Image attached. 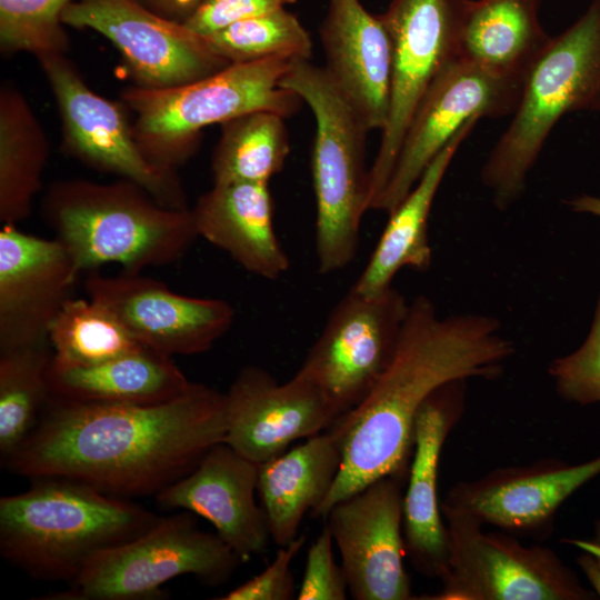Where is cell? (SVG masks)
Returning a JSON list of instances; mask_svg holds the SVG:
<instances>
[{
  "label": "cell",
  "mask_w": 600,
  "mask_h": 600,
  "mask_svg": "<svg viewBox=\"0 0 600 600\" xmlns=\"http://www.w3.org/2000/svg\"><path fill=\"white\" fill-rule=\"evenodd\" d=\"M402 479L380 478L336 503L326 516L356 600L413 599L403 561Z\"/></svg>",
  "instance_id": "cell-15"
},
{
  "label": "cell",
  "mask_w": 600,
  "mask_h": 600,
  "mask_svg": "<svg viewBox=\"0 0 600 600\" xmlns=\"http://www.w3.org/2000/svg\"><path fill=\"white\" fill-rule=\"evenodd\" d=\"M191 382L172 357L142 347L88 367L52 357L48 371L51 398L107 404H157L186 393Z\"/></svg>",
  "instance_id": "cell-25"
},
{
  "label": "cell",
  "mask_w": 600,
  "mask_h": 600,
  "mask_svg": "<svg viewBox=\"0 0 600 600\" xmlns=\"http://www.w3.org/2000/svg\"><path fill=\"white\" fill-rule=\"evenodd\" d=\"M226 399L202 383L157 404L49 398L34 429L6 460L13 473L63 477L117 497L157 494L224 442Z\"/></svg>",
  "instance_id": "cell-1"
},
{
  "label": "cell",
  "mask_w": 600,
  "mask_h": 600,
  "mask_svg": "<svg viewBox=\"0 0 600 600\" xmlns=\"http://www.w3.org/2000/svg\"><path fill=\"white\" fill-rule=\"evenodd\" d=\"M297 0H207L183 24L191 31L208 36L238 21L286 8Z\"/></svg>",
  "instance_id": "cell-37"
},
{
  "label": "cell",
  "mask_w": 600,
  "mask_h": 600,
  "mask_svg": "<svg viewBox=\"0 0 600 600\" xmlns=\"http://www.w3.org/2000/svg\"><path fill=\"white\" fill-rule=\"evenodd\" d=\"M448 563L430 600H590L576 574L549 548L523 546L508 534L484 532L472 516L441 506Z\"/></svg>",
  "instance_id": "cell-9"
},
{
  "label": "cell",
  "mask_w": 600,
  "mask_h": 600,
  "mask_svg": "<svg viewBox=\"0 0 600 600\" xmlns=\"http://www.w3.org/2000/svg\"><path fill=\"white\" fill-rule=\"evenodd\" d=\"M43 212L79 273L108 263L129 273L167 266L199 238L190 208L166 207L124 179L58 182L44 198Z\"/></svg>",
  "instance_id": "cell-4"
},
{
  "label": "cell",
  "mask_w": 600,
  "mask_h": 600,
  "mask_svg": "<svg viewBox=\"0 0 600 600\" xmlns=\"http://www.w3.org/2000/svg\"><path fill=\"white\" fill-rule=\"evenodd\" d=\"M466 0H392L381 18L392 43L390 109L370 167L369 210L392 172L403 136L427 90L457 58Z\"/></svg>",
  "instance_id": "cell-11"
},
{
  "label": "cell",
  "mask_w": 600,
  "mask_h": 600,
  "mask_svg": "<svg viewBox=\"0 0 600 600\" xmlns=\"http://www.w3.org/2000/svg\"><path fill=\"white\" fill-rule=\"evenodd\" d=\"M567 204L572 211L590 213L600 217V198L589 194H582L571 198Z\"/></svg>",
  "instance_id": "cell-40"
},
{
  "label": "cell",
  "mask_w": 600,
  "mask_h": 600,
  "mask_svg": "<svg viewBox=\"0 0 600 600\" xmlns=\"http://www.w3.org/2000/svg\"><path fill=\"white\" fill-rule=\"evenodd\" d=\"M294 61L232 63L199 80L169 88L132 87L122 93L136 113V139L154 163L174 170L197 146L202 129L239 116L271 110L289 117L302 100L282 86Z\"/></svg>",
  "instance_id": "cell-7"
},
{
  "label": "cell",
  "mask_w": 600,
  "mask_h": 600,
  "mask_svg": "<svg viewBox=\"0 0 600 600\" xmlns=\"http://www.w3.org/2000/svg\"><path fill=\"white\" fill-rule=\"evenodd\" d=\"M51 349L44 343L0 351L1 461L28 438L50 398Z\"/></svg>",
  "instance_id": "cell-30"
},
{
  "label": "cell",
  "mask_w": 600,
  "mask_h": 600,
  "mask_svg": "<svg viewBox=\"0 0 600 600\" xmlns=\"http://www.w3.org/2000/svg\"><path fill=\"white\" fill-rule=\"evenodd\" d=\"M571 112L600 113V0L551 37L526 76L511 121L480 172L498 209L522 196L549 134Z\"/></svg>",
  "instance_id": "cell-5"
},
{
  "label": "cell",
  "mask_w": 600,
  "mask_h": 600,
  "mask_svg": "<svg viewBox=\"0 0 600 600\" xmlns=\"http://www.w3.org/2000/svg\"><path fill=\"white\" fill-rule=\"evenodd\" d=\"M49 141L23 94L12 84L0 91V221L26 220L41 189Z\"/></svg>",
  "instance_id": "cell-28"
},
{
  "label": "cell",
  "mask_w": 600,
  "mask_h": 600,
  "mask_svg": "<svg viewBox=\"0 0 600 600\" xmlns=\"http://www.w3.org/2000/svg\"><path fill=\"white\" fill-rule=\"evenodd\" d=\"M203 37L230 64L268 59L303 61L312 54L310 33L286 8L238 21Z\"/></svg>",
  "instance_id": "cell-32"
},
{
  "label": "cell",
  "mask_w": 600,
  "mask_h": 600,
  "mask_svg": "<svg viewBox=\"0 0 600 600\" xmlns=\"http://www.w3.org/2000/svg\"><path fill=\"white\" fill-rule=\"evenodd\" d=\"M466 381L437 389L421 406L414 422L412 461L403 496L406 557L417 571L441 579L447 570L448 540L438 501V467L443 443L463 407Z\"/></svg>",
  "instance_id": "cell-21"
},
{
  "label": "cell",
  "mask_w": 600,
  "mask_h": 600,
  "mask_svg": "<svg viewBox=\"0 0 600 600\" xmlns=\"http://www.w3.org/2000/svg\"><path fill=\"white\" fill-rule=\"evenodd\" d=\"M84 291L139 343L170 357L210 350L234 321L228 301L179 294L141 273L123 271L107 277L92 270L84 280Z\"/></svg>",
  "instance_id": "cell-16"
},
{
  "label": "cell",
  "mask_w": 600,
  "mask_h": 600,
  "mask_svg": "<svg viewBox=\"0 0 600 600\" xmlns=\"http://www.w3.org/2000/svg\"><path fill=\"white\" fill-rule=\"evenodd\" d=\"M53 358L71 366H94L144 346L103 306L88 298H69L49 329Z\"/></svg>",
  "instance_id": "cell-31"
},
{
  "label": "cell",
  "mask_w": 600,
  "mask_h": 600,
  "mask_svg": "<svg viewBox=\"0 0 600 600\" xmlns=\"http://www.w3.org/2000/svg\"><path fill=\"white\" fill-rule=\"evenodd\" d=\"M548 372L564 400L583 406L600 401V296L583 344L552 361Z\"/></svg>",
  "instance_id": "cell-34"
},
{
  "label": "cell",
  "mask_w": 600,
  "mask_h": 600,
  "mask_svg": "<svg viewBox=\"0 0 600 600\" xmlns=\"http://www.w3.org/2000/svg\"><path fill=\"white\" fill-rule=\"evenodd\" d=\"M168 19L184 22L207 0H139Z\"/></svg>",
  "instance_id": "cell-39"
},
{
  "label": "cell",
  "mask_w": 600,
  "mask_h": 600,
  "mask_svg": "<svg viewBox=\"0 0 600 600\" xmlns=\"http://www.w3.org/2000/svg\"><path fill=\"white\" fill-rule=\"evenodd\" d=\"M341 460L340 442L327 429L259 464L258 493L277 546L299 536L306 514L317 510L328 496Z\"/></svg>",
  "instance_id": "cell-24"
},
{
  "label": "cell",
  "mask_w": 600,
  "mask_h": 600,
  "mask_svg": "<svg viewBox=\"0 0 600 600\" xmlns=\"http://www.w3.org/2000/svg\"><path fill=\"white\" fill-rule=\"evenodd\" d=\"M284 118L271 110H256L222 123L211 160L213 183L269 184L290 152Z\"/></svg>",
  "instance_id": "cell-29"
},
{
  "label": "cell",
  "mask_w": 600,
  "mask_h": 600,
  "mask_svg": "<svg viewBox=\"0 0 600 600\" xmlns=\"http://www.w3.org/2000/svg\"><path fill=\"white\" fill-rule=\"evenodd\" d=\"M566 541L582 551L577 558V562L593 588L596 596L600 598V520L596 523L592 538L587 540L567 539Z\"/></svg>",
  "instance_id": "cell-38"
},
{
  "label": "cell",
  "mask_w": 600,
  "mask_h": 600,
  "mask_svg": "<svg viewBox=\"0 0 600 600\" xmlns=\"http://www.w3.org/2000/svg\"><path fill=\"white\" fill-rule=\"evenodd\" d=\"M514 354L500 322L483 314L441 318L428 297L409 302L394 354L366 398L328 429L339 440L341 467L313 518L371 482L404 477L423 402L440 387L494 379Z\"/></svg>",
  "instance_id": "cell-2"
},
{
  "label": "cell",
  "mask_w": 600,
  "mask_h": 600,
  "mask_svg": "<svg viewBox=\"0 0 600 600\" xmlns=\"http://www.w3.org/2000/svg\"><path fill=\"white\" fill-rule=\"evenodd\" d=\"M333 538L326 524L310 544L298 593L299 600H344L348 582L333 557Z\"/></svg>",
  "instance_id": "cell-35"
},
{
  "label": "cell",
  "mask_w": 600,
  "mask_h": 600,
  "mask_svg": "<svg viewBox=\"0 0 600 600\" xmlns=\"http://www.w3.org/2000/svg\"><path fill=\"white\" fill-rule=\"evenodd\" d=\"M62 20L66 26L104 36L120 52L138 87H176L230 64L203 36L139 0H72Z\"/></svg>",
  "instance_id": "cell-14"
},
{
  "label": "cell",
  "mask_w": 600,
  "mask_h": 600,
  "mask_svg": "<svg viewBox=\"0 0 600 600\" xmlns=\"http://www.w3.org/2000/svg\"><path fill=\"white\" fill-rule=\"evenodd\" d=\"M598 474L600 456L579 464L542 460L508 467L456 484L443 504L511 533L542 534L560 506Z\"/></svg>",
  "instance_id": "cell-19"
},
{
  "label": "cell",
  "mask_w": 600,
  "mask_h": 600,
  "mask_svg": "<svg viewBox=\"0 0 600 600\" xmlns=\"http://www.w3.org/2000/svg\"><path fill=\"white\" fill-rule=\"evenodd\" d=\"M38 60L59 107L69 152L97 170L138 184L166 207L189 208L176 171L146 156L118 103L92 91L64 54Z\"/></svg>",
  "instance_id": "cell-12"
},
{
  "label": "cell",
  "mask_w": 600,
  "mask_h": 600,
  "mask_svg": "<svg viewBox=\"0 0 600 600\" xmlns=\"http://www.w3.org/2000/svg\"><path fill=\"white\" fill-rule=\"evenodd\" d=\"M540 7L541 0H466L456 59L524 81L551 39Z\"/></svg>",
  "instance_id": "cell-26"
},
{
  "label": "cell",
  "mask_w": 600,
  "mask_h": 600,
  "mask_svg": "<svg viewBox=\"0 0 600 600\" xmlns=\"http://www.w3.org/2000/svg\"><path fill=\"white\" fill-rule=\"evenodd\" d=\"M217 534L202 531L191 512L161 517L142 534L100 552L50 600H149L161 587L191 574L208 586L224 583L241 563Z\"/></svg>",
  "instance_id": "cell-8"
},
{
  "label": "cell",
  "mask_w": 600,
  "mask_h": 600,
  "mask_svg": "<svg viewBox=\"0 0 600 600\" xmlns=\"http://www.w3.org/2000/svg\"><path fill=\"white\" fill-rule=\"evenodd\" d=\"M282 86L298 94L314 117V249L318 271L330 274L348 267L358 251L361 220L369 210L370 130L323 67L294 61Z\"/></svg>",
  "instance_id": "cell-6"
},
{
  "label": "cell",
  "mask_w": 600,
  "mask_h": 600,
  "mask_svg": "<svg viewBox=\"0 0 600 600\" xmlns=\"http://www.w3.org/2000/svg\"><path fill=\"white\" fill-rule=\"evenodd\" d=\"M320 40L329 77L367 128L382 131L390 109L392 43L381 14L360 0H329Z\"/></svg>",
  "instance_id": "cell-22"
},
{
  "label": "cell",
  "mask_w": 600,
  "mask_h": 600,
  "mask_svg": "<svg viewBox=\"0 0 600 600\" xmlns=\"http://www.w3.org/2000/svg\"><path fill=\"white\" fill-rule=\"evenodd\" d=\"M258 474V463L220 442L156 499L162 509H183L209 521L244 562L264 552L270 538L266 513L254 498Z\"/></svg>",
  "instance_id": "cell-20"
},
{
  "label": "cell",
  "mask_w": 600,
  "mask_h": 600,
  "mask_svg": "<svg viewBox=\"0 0 600 600\" xmlns=\"http://www.w3.org/2000/svg\"><path fill=\"white\" fill-rule=\"evenodd\" d=\"M409 302L393 287L376 296L351 288L330 312L296 373L322 391L338 418L358 406L387 369Z\"/></svg>",
  "instance_id": "cell-10"
},
{
  "label": "cell",
  "mask_w": 600,
  "mask_h": 600,
  "mask_svg": "<svg viewBox=\"0 0 600 600\" xmlns=\"http://www.w3.org/2000/svg\"><path fill=\"white\" fill-rule=\"evenodd\" d=\"M80 273L57 239L0 230V351L49 342V329Z\"/></svg>",
  "instance_id": "cell-18"
},
{
  "label": "cell",
  "mask_w": 600,
  "mask_h": 600,
  "mask_svg": "<svg viewBox=\"0 0 600 600\" xmlns=\"http://www.w3.org/2000/svg\"><path fill=\"white\" fill-rule=\"evenodd\" d=\"M72 0H0V48L37 58L64 54L69 40L62 16Z\"/></svg>",
  "instance_id": "cell-33"
},
{
  "label": "cell",
  "mask_w": 600,
  "mask_h": 600,
  "mask_svg": "<svg viewBox=\"0 0 600 600\" xmlns=\"http://www.w3.org/2000/svg\"><path fill=\"white\" fill-rule=\"evenodd\" d=\"M31 480L26 491L0 499V553L34 579L70 582L100 552L161 518L81 481Z\"/></svg>",
  "instance_id": "cell-3"
},
{
  "label": "cell",
  "mask_w": 600,
  "mask_h": 600,
  "mask_svg": "<svg viewBox=\"0 0 600 600\" xmlns=\"http://www.w3.org/2000/svg\"><path fill=\"white\" fill-rule=\"evenodd\" d=\"M191 212L198 236L251 274L277 280L289 270L288 253L274 228L268 183H213Z\"/></svg>",
  "instance_id": "cell-23"
},
{
  "label": "cell",
  "mask_w": 600,
  "mask_h": 600,
  "mask_svg": "<svg viewBox=\"0 0 600 600\" xmlns=\"http://www.w3.org/2000/svg\"><path fill=\"white\" fill-rule=\"evenodd\" d=\"M226 399L224 442L261 464L297 440L329 429L338 419L322 391L298 373L279 383L268 370L246 366Z\"/></svg>",
  "instance_id": "cell-17"
},
{
  "label": "cell",
  "mask_w": 600,
  "mask_h": 600,
  "mask_svg": "<svg viewBox=\"0 0 600 600\" xmlns=\"http://www.w3.org/2000/svg\"><path fill=\"white\" fill-rule=\"evenodd\" d=\"M523 81L496 76L459 59L431 83L403 136L392 172L370 210L392 212L424 170L471 120L512 116Z\"/></svg>",
  "instance_id": "cell-13"
},
{
  "label": "cell",
  "mask_w": 600,
  "mask_h": 600,
  "mask_svg": "<svg viewBox=\"0 0 600 600\" xmlns=\"http://www.w3.org/2000/svg\"><path fill=\"white\" fill-rule=\"evenodd\" d=\"M479 120L469 121L424 170L404 199L389 213V220L369 260L351 287L376 296L390 289L403 268L423 272L432 261L428 222L434 197L461 143Z\"/></svg>",
  "instance_id": "cell-27"
},
{
  "label": "cell",
  "mask_w": 600,
  "mask_h": 600,
  "mask_svg": "<svg viewBox=\"0 0 600 600\" xmlns=\"http://www.w3.org/2000/svg\"><path fill=\"white\" fill-rule=\"evenodd\" d=\"M306 536L300 534L280 547L272 562L259 574L219 597V600H289L294 597L291 563L301 551Z\"/></svg>",
  "instance_id": "cell-36"
}]
</instances>
